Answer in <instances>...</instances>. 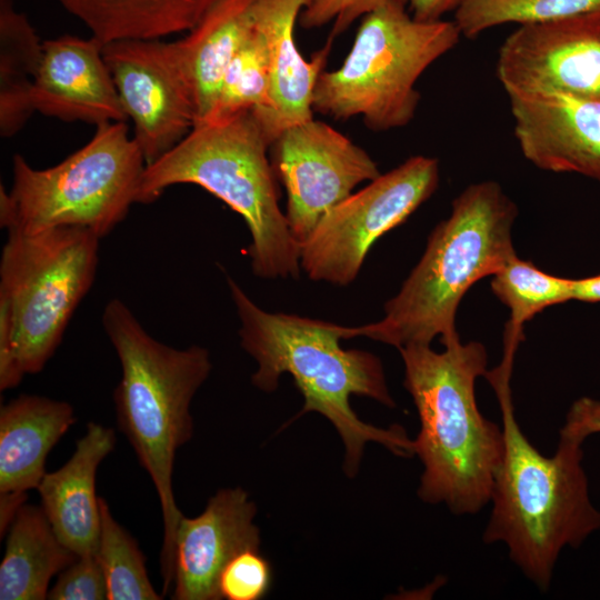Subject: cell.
I'll list each match as a JSON object with an SVG mask.
<instances>
[{"instance_id": "obj_12", "label": "cell", "mask_w": 600, "mask_h": 600, "mask_svg": "<svg viewBox=\"0 0 600 600\" xmlns=\"http://www.w3.org/2000/svg\"><path fill=\"white\" fill-rule=\"evenodd\" d=\"M103 59L133 123L146 166L177 146L196 126L193 93L173 42L123 39L103 44Z\"/></svg>"}, {"instance_id": "obj_7", "label": "cell", "mask_w": 600, "mask_h": 600, "mask_svg": "<svg viewBox=\"0 0 600 600\" xmlns=\"http://www.w3.org/2000/svg\"><path fill=\"white\" fill-rule=\"evenodd\" d=\"M460 38L453 20L421 21L402 0H387L363 17L342 64L320 73L313 111L337 120L361 117L373 131L402 128L420 101L418 79Z\"/></svg>"}, {"instance_id": "obj_11", "label": "cell", "mask_w": 600, "mask_h": 600, "mask_svg": "<svg viewBox=\"0 0 600 600\" xmlns=\"http://www.w3.org/2000/svg\"><path fill=\"white\" fill-rule=\"evenodd\" d=\"M270 148L273 172L287 192L286 218L300 244L357 186L381 174L366 150L314 118L283 130Z\"/></svg>"}, {"instance_id": "obj_10", "label": "cell", "mask_w": 600, "mask_h": 600, "mask_svg": "<svg viewBox=\"0 0 600 600\" xmlns=\"http://www.w3.org/2000/svg\"><path fill=\"white\" fill-rule=\"evenodd\" d=\"M439 162L413 156L330 209L300 244V267L313 281L348 286L373 243L404 222L437 190Z\"/></svg>"}, {"instance_id": "obj_29", "label": "cell", "mask_w": 600, "mask_h": 600, "mask_svg": "<svg viewBox=\"0 0 600 600\" xmlns=\"http://www.w3.org/2000/svg\"><path fill=\"white\" fill-rule=\"evenodd\" d=\"M50 600H106L107 582L97 554L78 557L58 574Z\"/></svg>"}, {"instance_id": "obj_20", "label": "cell", "mask_w": 600, "mask_h": 600, "mask_svg": "<svg viewBox=\"0 0 600 600\" xmlns=\"http://www.w3.org/2000/svg\"><path fill=\"white\" fill-rule=\"evenodd\" d=\"M253 2L219 0L182 39L173 41L193 93L196 126L210 114L229 63L254 27Z\"/></svg>"}, {"instance_id": "obj_15", "label": "cell", "mask_w": 600, "mask_h": 600, "mask_svg": "<svg viewBox=\"0 0 600 600\" xmlns=\"http://www.w3.org/2000/svg\"><path fill=\"white\" fill-rule=\"evenodd\" d=\"M509 99L514 137L527 160L542 170L600 181V100L557 92Z\"/></svg>"}, {"instance_id": "obj_17", "label": "cell", "mask_w": 600, "mask_h": 600, "mask_svg": "<svg viewBox=\"0 0 600 600\" xmlns=\"http://www.w3.org/2000/svg\"><path fill=\"white\" fill-rule=\"evenodd\" d=\"M304 0H254V26L264 39L269 72L270 104L254 111L270 144L296 123L313 118V91L327 63L333 39L316 51L310 60L300 53L294 27Z\"/></svg>"}, {"instance_id": "obj_32", "label": "cell", "mask_w": 600, "mask_h": 600, "mask_svg": "<svg viewBox=\"0 0 600 600\" xmlns=\"http://www.w3.org/2000/svg\"><path fill=\"white\" fill-rule=\"evenodd\" d=\"M600 432V400L589 397L577 399L570 407L560 436L583 442Z\"/></svg>"}, {"instance_id": "obj_18", "label": "cell", "mask_w": 600, "mask_h": 600, "mask_svg": "<svg viewBox=\"0 0 600 600\" xmlns=\"http://www.w3.org/2000/svg\"><path fill=\"white\" fill-rule=\"evenodd\" d=\"M116 441L113 428L89 422L70 459L58 470L46 472L37 488L56 534L78 557L98 550L100 506L96 476Z\"/></svg>"}, {"instance_id": "obj_6", "label": "cell", "mask_w": 600, "mask_h": 600, "mask_svg": "<svg viewBox=\"0 0 600 600\" xmlns=\"http://www.w3.org/2000/svg\"><path fill=\"white\" fill-rule=\"evenodd\" d=\"M270 143L252 112L221 122L197 124L170 151L146 166L137 203H151L179 183L206 189L244 220L254 276L297 278L300 243L278 203L276 174L268 158Z\"/></svg>"}, {"instance_id": "obj_5", "label": "cell", "mask_w": 600, "mask_h": 600, "mask_svg": "<svg viewBox=\"0 0 600 600\" xmlns=\"http://www.w3.org/2000/svg\"><path fill=\"white\" fill-rule=\"evenodd\" d=\"M516 203L496 181L468 186L452 202L450 216L431 232L426 251L384 317L360 327H343V339L367 337L398 349L430 344L436 337L456 339V312L466 292L493 276L513 257L511 230Z\"/></svg>"}, {"instance_id": "obj_34", "label": "cell", "mask_w": 600, "mask_h": 600, "mask_svg": "<svg viewBox=\"0 0 600 600\" xmlns=\"http://www.w3.org/2000/svg\"><path fill=\"white\" fill-rule=\"evenodd\" d=\"M572 300L600 302V274L571 280Z\"/></svg>"}, {"instance_id": "obj_1", "label": "cell", "mask_w": 600, "mask_h": 600, "mask_svg": "<svg viewBox=\"0 0 600 600\" xmlns=\"http://www.w3.org/2000/svg\"><path fill=\"white\" fill-rule=\"evenodd\" d=\"M241 327V347L258 363L252 383L262 391L277 389L289 373L304 399L299 416L316 411L326 417L344 444V471H358L364 447L378 442L401 457L414 454L413 441L400 426L378 428L359 419L351 396H364L394 407L380 359L368 351L341 348L342 326L258 307L241 287L227 279Z\"/></svg>"}, {"instance_id": "obj_3", "label": "cell", "mask_w": 600, "mask_h": 600, "mask_svg": "<svg viewBox=\"0 0 600 600\" xmlns=\"http://www.w3.org/2000/svg\"><path fill=\"white\" fill-rule=\"evenodd\" d=\"M101 321L121 366L113 392L117 423L149 474L161 506L160 566L166 596L173 582L176 534L183 516L173 493L174 460L178 449L192 438L190 404L211 372L210 353L200 346L176 349L158 341L120 299L108 301Z\"/></svg>"}, {"instance_id": "obj_27", "label": "cell", "mask_w": 600, "mask_h": 600, "mask_svg": "<svg viewBox=\"0 0 600 600\" xmlns=\"http://www.w3.org/2000/svg\"><path fill=\"white\" fill-rule=\"evenodd\" d=\"M269 104L268 52L254 26L229 63L214 107L202 123L226 121L247 110H264Z\"/></svg>"}, {"instance_id": "obj_4", "label": "cell", "mask_w": 600, "mask_h": 600, "mask_svg": "<svg viewBox=\"0 0 600 600\" xmlns=\"http://www.w3.org/2000/svg\"><path fill=\"white\" fill-rule=\"evenodd\" d=\"M443 346L442 352L430 344L399 349L404 387L420 420L413 441L423 464L418 494L454 514H474L491 500L503 433L476 401V380L487 371L484 346L462 343L459 337Z\"/></svg>"}, {"instance_id": "obj_24", "label": "cell", "mask_w": 600, "mask_h": 600, "mask_svg": "<svg viewBox=\"0 0 600 600\" xmlns=\"http://www.w3.org/2000/svg\"><path fill=\"white\" fill-rule=\"evenodd\" d=\"M571 280L548 274L517 256L493 274L492 292L511 313L504 344L518 347L526 321L548 307L572 300Z\"/></svg>"}, {"instance_id": "obj_28", "label": "cell", "mask_w": 600, "mask_h": 600, "mask_svg": "<svg viewBox=\"0 0 600 600\" xmlns=\"http://www.w3.org/2000/svg\"><path fill=\"white\" fill-rule=\"evenodd\" d=\"M271 567L258 549H249L233 557L222 569L218 589L221 599L258 600L271 584Z\"/></svg>"}, {"instance_id": "obj_31", "label": "cell", "mask_w": 600, "mask_h": 600, "mask_svg": "<svg viewBox=\"0 0 600 600\" xmlns=\"http://www.w3.org/2000/svg\"><path fill=\"white\" fill-rule=\"evenodd\" d=\"M23 377L17 357L10 304L8 298L0 292V390L17 387Z\"/></svg>"}, {"instance_id": "obj_23", "label": "cell", "mask_w": 600, "mask_h": 600, "mask_svg": "<svg viewBox=\"0 0 600 600\" xmlns=\"http://www.w3.org/2000/svg\"><path fill=\"white\" fill-rule=\"evenodd\" d=\"M42 43L26 14L0 0V133L10 138L36 112L32 87Z\"/></svg>"}, {"instance_id": "obj_8", "label": "cell", "mask_w": 600, "mask_h": 600, "mask_svg": "<svg viewBox=\"0 0 600 600\" xmlns=\"http://www.w3.org/2000/svg\"><path fill=\"white\" fill-rule=\"evenodd\" d=\"M144 169L126 122L98 126L88 143L47 169H34L14 154L11 189L0 188V224L27 234L81 227L101 239L137 203Z\"/></svg>"}, {"instance_id": "obj_16", "label": "cell", "mask_w": 600, "mask_h": 600, "mask_svg": "<svg viewBox=\"0 0 600 600\" xmlns=\"http://www.w3.org/2000/svg\"><path fill=\"white\" fill-rule=\"evenodd\" d=\"M103 44L92 36L43 41L31 93L34 111L97 127L126 122L127 114L103 59Z\"/></svg>"}, {"instance_id": "obj_26", "label": "cell", "mask_w": 600, "mask_h": 600, "mask_svg": "<svg viewBox=\"0 0 600 600\" xmlns=\"http://www.w3.org/2000/svg\"><path fill=\"white\" fill-rule=\"evenodd\" d=\"M588 14H600V0H460L453 21L461 36L474 39L504 23H542Z\"/></svg>"}, {"instance_id": "obj_22", "label": "cell", "mask_w": 600, "mask_h": 600, "mask_svg": "<svg viewBox=\"0 0 600 600\" xmlns=\"http://www.w3.org/2000/svg\"><path fill=\"white\" fill-rule=\"evenodd\" d=\"M108 43L188 32L219 0H57Z\"/></svg>"}, {"instance_id": "obj_33", "label": "cell", "mask_w": 600, "mask_h": 600, "mask_svg": "<svg viewBox=\"0 0 600 600\" xmlns=\"http://www.w3.org/2000/svg\"><path fill=\"white\" fill-rule=\"evenodd\" d=\"M413 18L421 21H436L454 11L460 0H402Z\"/></svg>"}, {"instance_id": "obj_14", "label": "cell", "mask_w": 600, "mask_h": 600, "mask_svg": "<svg viewBox=\"0 0 600 600\" xmlns=\"http://www.w3.org/2000/svg\"><path fill=\"white\" fill-rule=\"evenodd\" d=\"M256 504L241 488L212 496L194 518L182 516L176 534L173 600H220L218 580L238 553L259 549Z\"/></svg>"}, {"instance_id": "obj_13", "label": "cell", "mask_w": 600, "mask_h": 600, "mask_svg": "<svg viewBox=\"0 0 600 600\" xmlns=\"http://www.w3.org/2000/svg\"><path fill=\"white\" fill-rule=\"evenodd\" d=\"M496 73L508 96L600 100V14L519 26L499 48Z\"/></svg>"}, {"instance_id": "obj_30", "label": "cell", "mask_w": 600, "mask_h": 600, "mask_svg": "<svg viewBox=\"0 0 600 600\" xmlns=\"http://www.w3.org/2000/svg\"><path fill=\"white\" fill-rule=\"evenodd\" d=\"M387 0H311L299 17L304 29L320 28L333 22L330 38L346 32L359 18L380 8Z\"/></svg>"}, {"instance_id": "obj_9", "label": "cell", "mask_w": 600, "mask_h": 600, "mask_svg": "<svg viewBox=\"0 0 600 600\" xmlns=\"http://www.w3.org/2000/svg\"><path fill=\"white\" fill-rule=\"evenodd\" d=\"M99 240L81 227L31 234L8 231L0 260V292L10 304L17 357L24 374L42 371L92 287Z\"/></svg>"}, {"instance_id": "obj_25", "label": "cell", "mask_w": 600, "mask_h": 600, "mask_svg": "<svg viewBox=\"0 0 600 600\" xmlns=\"http://www.w3.org/2000/svg\"><path fill=\"white\" fill-rule=\"evenodd\" d=\"M100 534L97 558L103 571L108 600H160L148 576L146 557L137 540L113 518L99 497Z\"/></svg>"}, {"instance_id": "obj_35", "label": "cell", "mask_w": 600, "mask_h": 600, "mask_svg": "<svg viewBox=\"0 0 600 600\" xmlns=\"http://www.w3.org/2000/svg\"><path fill=\"white\" fill-rule=\"evenodd\" d=\"M304 1H306V6H308L311 2V0H304Z\"/></svg>"}, {"instance_id": "obj_19", "label": "cell", "mask_w": 600, "mask_h": 600, "mask_svg": "<svg viewBox=\"0 0 600 600\" xmlns=\"http://www.w3.org/2000/svg\"><path fill=\"white\" fill-rule=\"evenodd\" d=\"M66 401L20 394L0 409V494L37 489L51 449L76 422Z\"/></svg>"}, {"instance_id": "obj_2", "label": "cell", "mask_w": 600, "mask_h": 600, "mask_svg": "<svg viewBox=\"0 0 600 600\" xmlns=\"http://www.w3.org/2000/svg\"><path fill=\"white\" fill-rule=\"evenodd\" d=\"M511 372L500 363L484 373L500 404L503 452L483 541L503 543L511 561L546 591L562 549L578 548L600 529V511L589 494L583 442L560 436L556 452L542 454L516 419Z\"/></svg>"}, {"instance_id": "obj_21", "label": "cell", "mask_w": 600, "mask_h": 600, "mask_svg": "<svg viewBox=\"0 0 600 600\" xmlns=\"http://www.w3.org/2000/svg\"><path fill=\"white\" fill-rule=\"evenodd\" d=\"M7 534L0 600L47 599L50 580L78 556L60 541L41 506L22 504Z\"/></svg>"}]
</instances>
